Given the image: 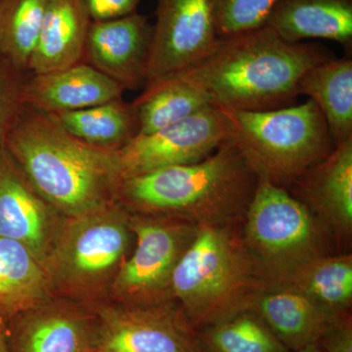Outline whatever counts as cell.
I'll list each match as a JSON object with an SVG mask.
<instances>
[{
  "instance_id": "obj_11",
  "label": "cell",
  "mask_w": 352,
  "mask_h": 352,
  "mask_svg": "<svg viewBox=\"0 0 352 352\" xmlns=\"http://www.w3.org/2000/svg\"><path fill=\"white\" fill-rule=\"evenodd\" d=\"M147 82L198 64L217 43L212 0H157Z\"/></svg>"
},
{
  "instance_id": "obj_13",
  "label": "cell",
  "mask_w": 352,
  "mask_h": 352,
  "mask_svg": "<svg viewBox=\"0 0 352 352\" xmlns=\"http://www.w3.org/2000/svg\"><path fill=\"white\" fill-rule=\"evenodd\" d=\"M154 25L138 12L119 19L92 22L83 62L98 69L124 90L147 82Z\"/></svg>"
},
{
  "instance_id": "obj_4",
  "label": "cell",
  "mask_w": 352,
  "mask_h": 352,
  "mask_svg": "<svg viewBox=\"0 0 352 352\" xmlns=\"http://www.w3.org/2000/svg\"><path fill=\"white\" fill-rule=\"evenodd\" d=\"M241 223L200 227L173 271L171 300L196 331L251 310L268 286Z\"/></svg>"
},
{
  "instance_id": "obj_18",
  "label": "cell",
  "mask_w": 352,
  "mask_h": 352,
  "mask_svg": "<svg viewBox=\"0 0 352 352\" xmlns=\"http://www.w3.org/2000/svg\"><path fill=\"white\" fill-rule=\"evenodd\" d=\"M251 310L291 352L318 344L328 326L340 316L285 285L266 287Z\"/></svg>"
},
{
  "instance_id": "obj_15",
  "label": "cell",
  "mask_w": 352,
  "mask_h": 352,
  "mask_svg": "<svg viewBox=\"0 0 352 352\" xmlns=\"http://www.w3.org/2000/svg\"><path fill=\"white\" fill-rule=\"evenodd\" d=\"M11 352H91L94 315L50 302L11 317Z\"/></svg>"
},
{
  "instance_id": "obj_3",
  "label": "cell",
  "mask_w": 352,
  "mask_h": 352,
  "mask_svg": "<svg viewBox=\"0 0 352 352\" xmlns=\"http://www.w3.org/2000/svg\"><path fill=\"white\" fill-rule=\"evenodd\" d=\"M258 177L232 138L203 161L120 182L117 201L129 212L163 215L198 227L239 224Z\"/></svg>"
},
{
  "instance_id": "obj_24",
  "label": "cell",
  "mask_w": 352,
  "mask_h": 352,
  "mask_svg": "<svg viewBox=\"0 0 352 352\" xmlns=\"http://www.w3.org/2000/svg\"><path fill=\"white\" fill-rule=\"evenodd\" d=\"M276 285L296 289L331 314H346L352 303V256H317Z\"/></svg>"
},
{
  "instance_id": "obj_28",
  "label": "cell",
  "mask_w": 352,
  "mask_h": 352,
  "mask_svg": "<svg viewBox=\"0 0 352 352\" xmlns=\"http://www.w3.org/2000/svg\"><path fill=\"white\" fill-rule=\"evenodd\" d=\"M29 73H23L0 57V147L25 105V83Z\"/></svg>"
},
{
  "instance_id": "obj_22",
  "label": "cell",
  "mask_w": 352,
  "mask_h": 352,
  "mask_svg": "<svg viewBox=\"0 0 352 352\" xmlns=\"http://www.w3.org/2000/svg\"><path fill=\"white\" fill-rule=\"evenodd\" d=\"M76 138L95 148L118 152L138 135V115L124 99L82 109L53 113Z\"/></svg>"
},
{
  "instance_id": "obj_30",
  "label": "cell",
  "mask_w": 352,
  "mask_h": 352,
  "mask_svg": "<svg viewBox=\"0 0 352 352\" xmlns=\"http://www.w3.org/2000/svg\"><path fill=\"white\" fill-rule=\"evenodd\" d=\"M92 22L119 19L136 13L140 0H82Z\"/></svg>"
},
{
  "instance_id": "obj_14",
  "label": "cell",
  "mask_w": 352,
  "mask_h": 352,
  "mask_svg": "<svg viewBox=\"0 0 352 352\" xmlns=\"http://www.w3.org/2000/svg\"><path fill=\"white\" fill-rule=\"evenodd\" d=\"M332 234L338 244L352 233V139L305 170L288 189Z\"/></svg>"
},
{
  "instance_id": "obj_29",
  "label": "cell",
  "mask_w": 352,
  "mask_h": 352,
  "mask_svg": "<svg viewBox=\"0 0 352 352\" xmlns=\"http://www.w3.org/2000/svg\"><path fill=\"white\" fill-rule=\"evenodd\" d=\"M319 346L323 352H352V320L349 312L340 315L326 329Z\"/></svg>"
},
{
  "instance_id": "obj_6",
  "label": "cell",
  "mask_w": 352,
  "mask_h": 352,
  "mask_svg": "<svg viewBox=\"0 0 352 352\" xmlns=\"http://www.w3.org/2000/svg\"><path fill=\"white\" fill-rule=\"evenodd\" d=\"M248 251L268 286L330 252L332 234L287 189L259 179L241 223Z\"/></svg>"
},
{
  "instance_id": "obj_25",
  "label": "cell",
  "mask_w": 352,
  "mask_h": 352,
  "mask_svg": "<svg viewBox=\"0 0 352 352\" xmlns=\"http://www.w3.org/2000/svg\"><path fill=\"white\" fill-rule=\"evenodd\" d=\"M50 0H0V57L29 73Z\"/></svg>"
},
{
  "instance_id": "obj_8",
  "label": "cell",
  "mask_w": 352,
  "mask_h": 352,
  "mask_svg": "<svg viewBox=\"0 0 352 352\" xmlns=\"http://www.w3.org/2000/svg\"><path fill=\"white\" fill-rule=\"evenodd\" d=\"M129 226L136 247L113 278V295L126 305L173 302L170 292L173 271L200 227L179 219L138 212H129Z\"/></svg>"
},
{
  "instance_id": "obj_26",
  "label": "cell",
  "mask_w": 352,
  "mask_h": 352,
  "mask_svg": "<svg viewBox=\"0 0 352 352\" xmlns=\"http://www.w3.org/2000/svg\"><path fill=\"white\" fill-rule=\"evenodd\" d=\"M197 336L201 352H291L252 310L200 329Z\"/></svg>"
},
{
  "instance_id": "obj_23",
  "label": "cell",
  "mask_w": 352,
  "mask_h": 352,
  "mask_svg": "<svg viewBox=\"0 0 352 352\" xmlns=\"http://www.w3.org/2000/svg\"><path fill=\"white\" fill-rule=\"evenodd\" d=\"M132 105L138 115V134L152 133L212 106L203 91L180 73L146 83Z\"/></svg>"
},
{
  "instance_id": "obj_10",
  "label": "cell",
  "mask_w": 352,
  "mask_h": 352,
  "mask_svg": "<svg viewBox=\"0 0 352 352\" xmlns=\"http://www.w3.org/2000/svg\"><path fill=\"white\" fill-rule=\"evenodd\" d=\"M231 138V126L219 108L195 115L148 134H138L118 151L122 179L203 161Z\"/></svg>"
},
{
  "instance_id": "obj_16",
  "label": "cell",
  "mask_w": 352,
  "mask_h": 352,
  "mask_svg": "<svg viewBox=\"0 0 352 352\" xmlns=\"http://www.w3.org/2000/svg\"><path fill=\"white\" fill-rule=\"evenodd\" d=\"M124 89L85 62L45 74H30L27 107L48 113L72 112L122 99Z\"/></svg>"
},
{
  "instance_id": "obj_2",
  "label": "cell",
  "mask_w": 352,
  "mask_h": 352,
  "mask_svg": "<svg viewBox=\"0 0 352 352\" xmlns=\"http://www.w3.org/2000/svg\"><path fill=\"white\" fill-rule=\"evenodd\" d=\"M4 148L25 179L66 219L117 203L118 153L76 138L53 113L25 107L7 134Z\"/></svg>"
},
{
  "instance_id": "obj_9",
  "label": "cell",
  "mask_w": 352,
  "mask_h": 352,
  "mask_svg": "<svg viewBox=\"0 0 352 352\" xmlns=\"http://www.w3.org/2000/svg\"><path fill=\"white\" fill-rule=\"evenodd\" d=\"M91 352H201L195 329L175 302L101 307Z\"/></svg>"
},
{
  "instance_id": "obj_20",
  "label": "cell",
  "mask_w": 352,
  "mask_h": 352,
  "mask_svg": "<svg viewBox=\"0 0 352 352\" xmlns=\"http://www.w3.org/2000/svg\"><path fill=\"white\" fill-rule=\"evenodd\" d=\"M47 270L31 250L0 237V316L11 317L50 302Z\"/></svg>"
},
{
  "instance_id": "obj_21",
  "label": "cell",
  "mask_w": 352,
  "mask_h": 352,
  "mask_svg": "<svg viewBox=\"0 0 352 352\" xmlns=\"http://www.w3.org/2000/svg\"><path fill=\"white\" fill-rule=\"evenodd\" d=\"M323 113L336 147L352 139V60L346 56L316 65L298 85Z\"/></svg>"
},
{
  "instance_id": "obj_1",
  "label": "cell",
  "mask_w": 352,
  "mask_h": 352,
  "mask_svg": "<svg viewBox=\"0 0 352 352\" xmlns=\"http://www.w3.org/2000/svg\"><path fill=\"white\" fill-rule=\"evenodd\" d=\"M333 58L322 44L288 43L263 25L217 38L207 56L180 74L214 107L275 110L296 105L305 74Z\"/></svg>"
},
{
  "instance_id": "obj_27",
  "label": "cell",
  "mask_w": 352,
  "mask_h": 352,
  "mask_svg": "<svg viewBox=\"0 0 352 352\" xmlns=\"http://www.w3.org/2000/svg\"><path fill=\"white\" fill-rule=\"evenodd\" d=\"M219 38L265 25L276 0H212Z\"/></svg>"
},
{
  "instance_id": "obj_19",
  "label": "cell",
  "mask_w": 352,
  "mask_h": 352,
  "mask_svg": "<svg viewBox=\"0 0 352 352\" xmlns=\"http://www.w3.org/2000/svg\"><path fill=\"white\" fill-rule=\"evenodd\" d=\"M91 23L82 0H50L29 73H50L83 62Z\"/></svg>"
},
{
  "instance_id": "obj_31",
  "label": "cell",
  "mask_w": 352,
  "mask_h": 352,
  "mask_svg": "<svg viewBox=\"0 0 352 352\" xmlns=\"http://www.w3.org/2000/svg\"><path fill=\"white\" fill-rule=\"evenodd\" d=\"M0 352H11L9 344L8 325L4 317L0 316Z\"/></svg>"
},
{
  "instance_id": "obj_12",
  "label": "cell",
  "mask_w": 352,
  "mask_h": 352,
  "mask_svg": "<svg viewBox=\"0 0 352 352\" xmlns=\"http://www.w3.org/2000/svg\"><path fill=\"white\" fill-rule=\"evenodd\" d=\"M60 217L0 147V237L24 244L46 268L61 231Z\"/></svg>"
},
{
  "instance_id": "obj_17",
  "label": "cell",
  "mask_w": 352,
  "mask_h": 352,
  "mask_svg": "<svg viewBox=\"0 0 352 352\" xmlns=\"http://www.w3.org/2000/svg\"><path fill=\"white\" fill-rule=\"evenodd\" d=\"M265 25L288 43L322 38L352 52V0H276Z\"/></svg>"
},
{
  "instance_id": "obj_5",
  "label": "cell",
  "mask_w": 352,
  "mask_h": 352,
  "mask_svg": "<svg viewBox=\"0 0 352 352\" xmlns=\"http://www.w3.org/2000/svg\"><path fill=\"white\" fill-rule=\"evenodd\" d=\"M233 139L259 179L288 190L335 150L323 113L314 101L268 111L220 109Z\"/></svg>"
},
{
  "instance_id": "obj_7",
  "label": "cell",
  "mask_w": 352,
  "mask_h": 352,
  "mask_svg": "<svg viewBox=\"0 0 352 352\" xmlns=\"http://www.w3.org/2000/svg\"><path fill=\"white\" fill-rule=\"evenodd\" d=\"M131 235L129 212L118 201L69 219L46 263L51 284L76 295L112 284L126 259Z\"/></svg>"
},
{
  "instance_id": "obj_32",
  "label": "cell",
  "mask_w": 352,
  "mask_h": 352,
  "mask_svg": "<svg viewBox=\"0 0 352 352\" xmlns=\"http://www.w3.org/2000/svg\"><path fill=\"white\" fill-rule=\"evenodd\" d=\"M295 352H323V349H321L318 344H312Z\"/></svg>"
}]
</instances>
